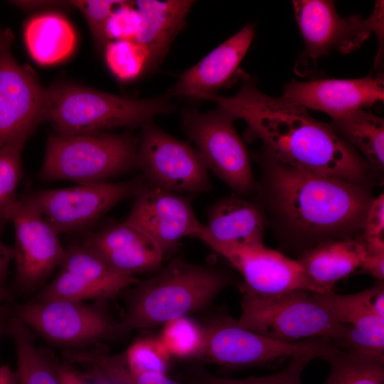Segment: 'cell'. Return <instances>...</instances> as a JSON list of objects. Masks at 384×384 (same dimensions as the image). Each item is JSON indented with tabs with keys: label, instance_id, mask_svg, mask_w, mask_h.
Returning <instances> with one entry per match:
<instances>
[{
	"label": "cell",
	"instance_id": "1",
	"mask_svg": "<svg viewBox=\"0 0 384 384\" xmlns=\"http://www.w3.org/2000/svg\"><path fill=\"white\" fill-rule=\"evenodd\" d=\"M240 80L235 95L203 100L244 120L246 136L262 142V154L304 171L367 185L369 165L329 124L315 119L304 107L263 93L245 73Z\"/></svg>",
	"mask_w": 384,
	"mask_h": 384
},
{
	"label": "cell",
	"instance_id": "2",
	"mask_svg": "<svg viewBox=\"0 0 384 384\" xmlns=\"http://www.w3.org/2000/svg\"><path fill=\"white\" fill-rule=\"evenodd\" d=\"M259 158L260 191L287 245L302 252L327 240L361 236L373 199L367 185L304 171L262 153Z\"/></svg>",
	"mask_w": 384,
	"mask_h": 384
},
{
	"label": "cell",
	"instance_id": "3",
	"mask_svg": "<svg viewBox=\"0 0 384 384\" xmlns=\"http://www.w3.org/2000/svg\"><path fill=\"white\" fill-rule=\"evenodd\" d=\"M231 282L230 275L218 268L174 259L136 284L123 319L116 324V334L188 316L207 306Z\"/></svg>",
	"mask_w": 384,
	"mask_h": 384
},
{
	"label": "cell",
	"instance_id": "4",
	"mask_svg": "<svg viewBox=\"0 0 384 384\" xmlns=\"http://www.w3.org/2000/svg\"><path fill=\"white\" fill-rule=\"evenodd\" d=\"M173 109L166 97L134 99L64 85L46 90L45 119L60 134H79L143 126Z\"/></svg>",
	"mask_w": 384,
	"mask_h": 384
},
{
	"label": "cell",
	"instance_id": "5",
	"mask_svg": "<svg viewBox=\"0 0 384 384\" xmlns=\"http://www.w3.org/2000/svg\"><path fill=\"white\" fill-rule=\"evenodd\" d=\"M138 144L129 134L50 135L38 175L43 180L78 184L106 182L137 167Z\"/></svg>",
	"mask_w": 384,
	"mask_h": 384
},
{
	"label": "cell",
	"instance_id": "6",
	"mask_svg": "<svg viewBox=\"0 0 384 384\" xmlns=\"http://www.w3.org/2000/svg\"><path fill=\"white\" fill-rule=\"evenodd\" d=\"M295 19L305 45L298 58L295 72L308 74L316 60L336 50L343 54L359 48L372 33L378 38L379 50L375 64L380 65L383 53V1H376L374 9L366 18L361 15L341 18L334 1L294 0Z\"/></svg>",
	"mask_w": 384,
	"mask_h": 384
},
{
	"label": "cell",
	"instance_id": "7",
	"mask_svg": "<svg viewBox=\"0 0 384 384\" xmlns=\"http://www.w3.org/2000/svg\"><path fill=\"white\" fill-rule=\"evenodd\" d=\"M237 323L246 329L286 342L325 338L337 346L347 326L336 321L309 291L267 298L242 296Z\"/></svg>",
	"mask_w": 384,
	"mask_h": 384
},
{
	"label": "cell",
	"instance_id": "8",
	"mask_svg": "<svg viewBox=\"0 0 384 384\" xmlns=\"http://www.w3.org/2000/svg\"><path fill=\"white\" fill-rule=\"evenodd\" d=\"M235 118L222 107L205 113L184 110L182 127L208 169L240 195L255 188L248 151L237 133Z\"/></svg>",
	"mask_w": 384,
	"mask_h": 384
},
{
	"label": "cell",
	"instance_id": "9",
	"mask_svg": "<svg viewBox=\"0 0 384 384\" xmlns=\"http://www.w3.org/2000/svg\"><path fill=\"white\" fill-rule=\"evenodd\" d=\"M325 338L286 342L241 327L226 316L205 328L201 356L219 365L230 367L263 366L281 358L314 355L324 358L338 348Z\"/></svg>",
	"mask_w": 384,
	"mask_h": 384
},
{
	"label": "cell",
	"instance_id": "10",
	"mask_svg": "<svg viewBox=\"0 0 384 384\" xmlns=\"http://www.w3.org/2000/svg\"><path fill=\"white\" fill-rule=\"evenodd\" d=\"M144 180L141 176L119 183H80L61 189L33 191L21 198L60 234L94 223L114 205L135 196Z\"/></svg>",
	"mask_w": 384,
	"mask_h": 384
},
{
	"label": "cell",
	"instance_id": "11",
	"mask_svg": "<svg viewBox=\"0 0 384 384\" xmlns=\"http://www.w3.org/2000/svg\"><path fill=\"white\" fill-rule=\"evenodd\" d=\"M142 128L137 167L147 183L179 194L210 190L208 169L194 147L151 122Z\"/></svg>",
	"mask_w": 384,
	"mask_h": 384
},
{
	"label": "cell",
	"instance_id": "12",
	"mask_svg": "<svg viewBox=\"0 0 384 384\" xmlns=\"http://www.w3.org/2000/svg\"><path fill=\"white\" fill-rule=\"evenodd\" d=\"M13 314L29 329L62 346L89 344L116 335V324L99 306L65 300L34 301Z\"/></svg>",
	"mask_w": 384,
	"mask_h": 384
},
{
	"label": "cell",
	"instance_id": "13",
	"mask_svg": "<svg viewBox=\"0 0 384 384\" xmlns=\"http://www.w3.org/2000/svg\"><path fill=\"white\" fill-rule=\"evenodd\" d=\"M241 274L242 296L267 298L294 291L328 293L297 260L263 244L213 247Z\"/></svg>",
	"mask_w": 384,
	"mask_h": 384
},
{
	"label": "cell",
	"instance_id": "14",
	"mask_svg": "<svg viewBox=\"0 0 384 384\" xmlns=\"http://www.w3.org/2000/svg\"><path fill=\"white\" fill-rule=\"evenodd\" d=\"M46 90L31 70L21 65L11 46L0 48V147L25 142L45 120Z\"/></svg>",
	"mask_w": 384,
	"mask_h": 384
},
{
	"label": "cell",
	"instance_id": "15",
	"mask_svg": "<svg viewBox=\"0 0 384 384\" xmlns=\"http://www.w3.org/2000/svg\"><path fill=\"white\" fill-rule=\"evenodd\" d=\"M126 222L146 234L164 256L185 237L198 238L203 225L189 199L179 193L143 183L136 193Z\"/></svg>",
	"mask_w": 384,
	"mask_h": 384
},
{
	"label": "cell",
	"instance_id": "16",
	"mask_svg": "<svg viewBox=\"0 0 384 384\" xmlns=\"http://www.w3.org/2000/svg\"><path fill=\"white\" fill-rule=\"evenodd\" d=\"M15 229L16 283L23 289L36 286L59 267L65 255L58 233L42 215L21 197L11 213Z\"/></svg>",
	"mask_w": 384,
	"mask_h": 384
},
{
	"label": "cell",
	"instance_id": "17",
	"mask_svg": "<svg viewBox=\"0 0 384 384\" xmlns=\"http://www.w3.org/2000/svg\"><path fill=\"white\" fill-rule=\"evenodd\" d=\"M287 102L329 114L332 119L361 109H368L384 99L383 74L371 71L364 78L292 80L280 97Z\"/></svg>",
	"mask_w": 384,
	"mask_h": 384
},
{
	"label": "cell",
	"instance_id": "18",
	"mask_svg": "<svg viewBox=\"0 0 384 384\" xmlns=\"http://www.w3.org/2000/svg\"><path fill=\"white\" fill-rule=\"evenodd\" d=\"M377 280L368 289L351 294L313 292L314 299L338 323L347 326L338 346L346 351L383 356L384 317L374 311L373 302L383 287Z\"/></svg>",
	"mask_w": 384,
	"mask_h": 384
},
{
	"label": "cell",
	"instance_id": "19",
	"mask_svg": "<svg viewBox=\"0 0 384 384\" xmlns=\"http://www.w3.org/2000/svg\"><path fill=\"white\" fill-rule=\"evenodd\" d=\"M255 35V26L245 25L220 44L196 65L183 72L171 90L172 94L185 98L203 100L215 95L244 73L239 65Z\"/></svg>",
	"mask_w": 384,
	"mask_h": 384
},
{
	"label": "cell",
	"instance_id": "20",
	"mask_svg": "<svg viewBox=\"0 0 384 384\" xmlns=\"http://www.w3.org/2000/svg\"><path fill=\"white\" fill-rule=\"evenodd\" d=\"M81 245L129 276L159 271L164 257L151 239L126 221L86 235Z\"/></svg>",
	"mask_w": 384,
	"mask_h": 384
},
{
	"label": "cell",
	"instance_id": "21",
	"mask_svg": "<svg viewBox=\"0 0 384 384\" xmlns=\"http://www.w3.org/2000/svg\"><path fill=\"white\" fill-rule=\"evenodd\" d=\"M266 220L257 204L238 196L221 198L209 209L198 239L215 247L263 244Z\"/></svg>",
	"mask_w": 384,
	"mask_h": 384
},
{
	"label": "cell",
	"instance_id": "22",
	"mask_svg": "<svg viewBox=\"0 0 384 384\" xmlns=\"http://www.w3.org/2000/svg\"><path fill=\"white\" fill-rule=\"evenodd\" d=\"M134 3L139 20L134 41L149 51L153 70L163 61L176 36L186 25L195 1L139 0Z\"/></svg>",
	"mask_w": 384,
	"mask_h": 384
},
{
	"label": "cell",
	"instance_id": "23",
	"mask_svg": "<svg viewBox=\"0 0 384 384\" xmlns=\"http://www.w3.org/2000/svg\"><path fill=\"white\" fill-rule=\"evenodd\" d=\"M367 255L361 236L323 242L302 252L297 260L308 276L327 292L360 268Z\"/></svg>",
	"mask_w": 384,
	"mask_h": 384
},
{
	"label": "cell",
	"instance_id": "24",
	"mask_svg": "<svg viewBox=\"0 0 384 384\" xmlns=\"http://www.w3.org/2000/svg\"><path fill=\"white\" fill-rule=\"evenodd\" d=\"M24 41L32 58L48 65L67 58L76 44L75 32L70 22L55 13L33 16L24 26Z\"/></svg>",
	"mask_w": 384,
	"mask_h": 384
},
{
	"label": "cell",
	"instance_id": "25",
	"mask_svg": "<svg viewBox=\"0 0 384 384\" xmlns=\"http://www.w3.org/2000/svg\"><path fill=\"white\" fill-rule=\"evenodd\" d=\"M334 132L352 146L370 166L380 171L384 166V119L368 109H361L332 119Z\"/></svg>",
	"mask_w": 384,
	"mask_h": 384
},
{
	"label": "cell",
	"instance_id": "26",
	"mask_svg": "<svg viewBox=\"0 0 384 384\" xmlns=\"http://www.w3.org/2000/svg\"><path fill=\"white\" fill-rule=\"evenodd\" d=\"M8 334L16 348L17 384H61L58 366L37 349L29 329L13 312L9 319Z\"/></svg>",
	"mask_w": 384,
	"mask_h": 384
},
{
	"label": "cell",
	"instance_id": "27",
	"mask_svg": "<svg viewBox=\"0 0 384 384\" xmlns=\"http://www.w3.org/2000/svg\"><path fill=\"white\" fill-rule=\"evenodd\" d=\"M324 359L330 372L323 384H384V356L338 348Z\"/></svg>",
	"mask_w": 384,
	"mask_h": 384
},
{
	"label": "cell",
	"instance_id": "28",
	"mask_svg": "<svg viewBox=\"0 0 384 384\" xmlns=\"http://www.w3.org/2000/svg\"><path fill=\"white\" fill-rule=\"evenodd\" d=\"M70 357L75 361L92 366L114 384H181L166 373L133 372L127 368L122 355L75 352Z\"/></svg>",
	"mask_w": 384,
	"mask_h": 384
},
{
	"label": "cell",
	"instance_id": "29",
	"mask_svg": "<svg viewBox=\"0 0 384 384\" xmlns=\"http://www.w3.org/2000/svg\"><path fill=\"white\" fill-rule=\"evenodd\" d=\"M106 64L122 81H129L152 70L149 51L135 41H111L105 47Z\"/></svg>",
	"mask_w": 384,
	"mask_h": 384
},
{
	"label": "cell",
	"instance_id": "30",
	"mask_svg": "<svg viewBox=\"0 0 384 384\" xmlns=\"http://www.w3.org/2000/svg\"><path fill=\"white\" fill-rule=\"evenodd\" d=\"M105 289L88 278L60 269L55 277L40 294L37 301L65 300L83 302L85 300H104L112 298Z\"/></svg>",
	"mask_w": 384,
	"mask_h": 384
},
{
	"label": "cell",
	"instance_id": "31",
	"mask_svg": "<svg viewBox=\"0 0 384 384\" xmlns=\"http://www.w3.org/2000/svg\"><path fill=\"white\" fill-rule=\"evenodd\" d=\"M163 326L159 338L170 356L178 358L201 356L205 328L188 316L173 319Z\"/></svg>",
	"mask_w": 384,
	"mask_h": 384
},
{
	"label": "cell",
	"instance_id": "32",
	"mask_svg": "<svg viewBox=\"0 0 384 384\" xmlns=\"http://www.w3.org/2000/svg\"><path fill=\"white\" fill-rule=\"evenodd\" d=\"M24 144L18 141L0 147V226L10 220L18 199L16 189L22 177L21 156Z\"/></svg>",
	"mask_w": 384,
	"mask_h": 384
},
{
	"label": "cell",
	"instance_id": "33",
	"mask_svg": "<svg viewBox=\"0 0 384 384\" xmlns=\"http://www.w3.org/2000/svg\"><path fill=\"white\" fill-rule=\"evenodd\" d=\"M317 358L314 355H298L289 358L287 366L280 371L265 376L230 379L208 373H193L186 378V384H302V375L309 363Z\"/></svg>",
	"mask_w": 384,
	"mask_h": 384
},
{
	"label": "cell",
	"instance_id": "34",
	"mask_svg": "<svg viewBox=\"0 0 384 384\" xmlns=\"http://www.w3.org/2000/svg\"><path fill=\"white\" fill-rule=\"evenodd\" d=\"M122 356L130 370L142 373H166L171 356L159 338L139 339Z\"/></svg>",
	"mask_w": 384,
	"mask_h": 384
},
{
	"label": "cell",
	"instance_id": "35",
	"mask_svg": "<svg viewBox=\"0 0 384 384\" xmlns=\"http://www.w3.org/2000/svg\"><path fill=\"white\" fill-rule=\"evenodd\" d=\"M121 1L81 0L70 2L85 17L96 45L101 48H105L109 42L105 34L107 21L113 10Z\"/></svg>",
	"mask_w": 384,
	"mask_h": 384
},
{
	"label": "cell",
	"instance_id": "36",
	"mask_svg": "<svg viewBox=\"0 0 384 384\" xmlns=\"http://www.w3.org/2000/svg\"><path fill=\"white\" fill-rule=\"evenodd\" d=\"M139 20L134 3L122 1L110 14L105 26L108 41H134Z\"/></svg>",
	"mask_w": 384,
	"mask_h": 384
},
{
	"label": "cell",
	"instance_id": "37",
	"mask_svg": "<svg viewBox=\"0 0 384 384\" xmlns=\"http://www.w3.org/2000/svg\"><path fill=\"white\" fill-rule=\"evenodd\" d=\"M361 238L368 252H384V196L373 198L368 208Z\"/></svg>",
	"mask_w": 384,
	"mask_h": 384
},
{
	"label": "cell",
	"instance_id": "38",
	"mask_svg": "<svg viewBox=\"0 0 384 384\" xmlns=\"http://www.w3.org/2000/svg\"><path fill=\"white\" fill-rule=\"evenodd\" d=\"M58 371L61 384H114L95 370L92 374V382H89L66 366H58Z\"/></svg>",
	"mask_w": 384,
	"mask_h": 384
},
{
	"label": "cell",
	"instance_id": "39",
	"mask_svg": "<svg viewBox=\"0 0 384 384\" xmlns=\"http://www.w3.org/2000/svg\"><path fill=\"white\" fill-rule=\"evenodd\" d=\"M360 269L362 272L370 274L377 280L383 281L384 252H367Z\"/></svg>",
	"mask_w": 384,
	"mask_h": 384
},
{
	"label": "cell",
	"instance_id": "40",
	"mask_svg": "<svg viewBox=\"0 0 384 384\" xmlns=\"http://www.w3.org/2000/svg\"><path fill=\"white\" fill-rule=\"evenodd\" d=\"M14 247L7 246L0 240V284L4 285L10 262L14 260Z\"/></svg>",
	"mask_w": 384,
	"mask_h": 384
},
{
	"label": "cell",
	"instance_id": "41",
	"mask_svg": "<svg viewBox=\"0 0 384 384\" xmlns=\"http://www.w3.org/2000/svg\"><path fill=\"white\" fill-rule=\"evenodd\" d=\"M11 314L9 302H0V337L8 333V323Z\"/></svg>",
	"mask_w": 384,
	"mask_h": 384
},
{
	"label": "cell",
	"instance_id": "42",
	"mask_svg": "<svg viewBox=\"0 0 384 384\" xmlns=\"http://www.w3.org/2000/svg\"><path fill=\"white\" fill-rule=\"evenodd\" d=\"M0 384H17L15 371L8 365L0 366Z\"/></svg>",
	"mask_w": 384,
	"mask_h": 384
},
{
	"label": "cell",
	"instance_id": "43",
	"mask_svg": "<svg viewBox=\"0 0 384 384\" xmlns=\"http://www.w3.org/2000/svg\"><path fill=\"white\" fill-rule=\"evenodd\" d=\"M14 36L9 29L2 30L0 28V48L11 46Z\"/></svg>",
	"mask_w": 384,
	"mask_h": 384
},
{
	"label": "cell",
	"instance_id": "44",
	"mask_svg": "<svg viewBox=\"0 0 384 384\" xmlns=\"http://www.w3.org/2000/svg\"><path fill=\"white\" fill-rule=\"evenodd\" d=\"M13 297L5 285L0 284V302H11Z\"/></svg>",
	"mask_w": 384,
	"mask_h": 384
}]
</instances>
